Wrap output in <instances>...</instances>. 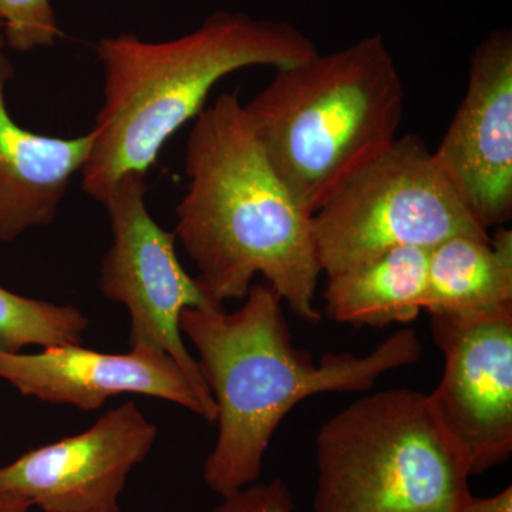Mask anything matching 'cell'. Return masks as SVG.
Segmentation results:
<instances>
[{
    "mask_svg": "<svg viewBox=\"0 0 512 512\" xmlns=\"http://www.w3.org/2000/svg\"><path fill=\"white\" fill-rule=\"evenodd\" d=\"M185 174L190 181L173 234L211 305L244 299L261 275L299 319L319 323L322 269L311 214L269 163L238 92L221 94L195 117Z\"/></svg>",
    "mask_w": 512,
    "mask_h": 512,
    "instance_id": "obj_1",
    "label": "cell"
},
{
    "mask_svg": "<svg viewBox=\"0 0 512 512\" xmlns=\"http://www.w3.org/2000/svg\"><path fill=\"white\" fill-rule=\"evenodd\" d=\"M244 299L232 313L188 308L180 318L217 409V441L202 477L220 497L259 480L272 437L296 404L316 394L365 392L421 357L419 336L406 328L367 355L326 353L315 362L293 343L271 286L254 284Z\"/></svg>",
    "mask_w": 512,
    "mask_h": 512,
    "instance_id": "obj_2",
    "label": "cell"
},
{
    "mask_svg": "<svg viewBox=\"0 0 512 512\" xmlns=\"http://www.w3.org/2000/svg\"><path fill=\"white\" fill-rule=\"evenodd\" d=\"M103 106L92 128L83 190L103 204L121 178L146 174L167 141L205 109L211 90L248 67L278 70L319 52L301 29L248 13H212L197 29L167 42L133 33L96 45Z\"/></svg>",
    "mask_w": 512,
    "mask_h": 512,
    "instance_id": "obj_3",
    "label": "cell"
},
{
    "mask_svg": "<svg viewBox=\"0 0 512 512\" xmlns=\"http://www.w3.org/2000/svg\"><path fill=\"white\" fill-rule=\"evenodd\" d=\"M404 106L396 60L372 35L275 70L244 111L269 163L312 215L397 140Z\"/></svg>",
    "mask_w": 512,
    "mask_h": 512,
    "instance_id": "obj_4",
    "label": "cell"
},
{
    "mask_svg": "<svg viewBox=\"0 0 512 512\" xmlns=\"http://www.w3.org/2000/svg\"><path fill=\"white\" fill-rule=\"evenodd\" d=\"M313 512H457L470 471L429 394L387 389L323 423Z\"/></svg>",
    "mask_w": 512,
    "mask_h": 512,
    "instance_id": "obj_5",
    "label": "cell"
},
{
    "mask_svg": "<svg viewBox=\"0 0 512 512\" xmlns=\"http://www.w3.org/2000/svg\"><path fill=\"white\" fill-rule=\"evenodd\" d=\"M322 274L397 248L431 249L456 235H488L468 214L416 136L397 137L311 215Z\"/></svg>",
    "mask_w": 512,
    "mask_h": 512,
    "instance_id": "obj_6",
    "label": "cell"
},
{
    "mask_svg": "<svg viewBox=\"0 0 512 512\" xmlns=\"http://www.w3.org/2000/svg\"><path fill=\"white\" fill-rule=\"evenodd\" d=\"M146 180V174L126 175L101 204L110 217L113 244L101 262L100 291L127 309L130 349L173 357L198 392L214 402L180 329L185 309L214 306L181 265L173 232L148 212Z\"/></svg>",
    "mask_w": 512,
    "mask_h": 512,
    "instance_id": "obj_7",
    "label": "cell"
},
{
    "mask_svg": "<svg viewBox=\"0 0 512 512\" xmlns=\"http://www.w3.org/2000/svg\"><path fill=\"white\" fill-rule=\"evenodd\" d=\"M431 318L444 356L431 407L471 476H478L512 453V309Z\"/></svg>",
    "mask_w": 512,
    "mask_h": 512,
    "instance_id": "obj_8",
    "label": "cell"
},
{
    "mask_svg": "<svg viewBox=\"0 0 512 512\" xmlns=\"http://www.w3.org/2000/svg\"><path fill=\"white\" fill-rule=\"evenodd\" d=\"M434 161L481 228L512 215V32L493 30L474 49L466 94Z\"/></svg>",
    "mask_w": 512,
    "mask_h": 512,
    "instance_id": "obj_9",
    "label": "cell"
},
{
    "mask_svg": "<svg viewBox=\"0 0 512 512\" xmlns=\"http://www.w3.org/2000/svg\"><path fill=\"white\" fill-rule=\"evenodd\" d=\"M157 436L156 424L127 400L90 429L0 466V491L42 512H120L128 476Z\"/></svg>",
    "mask_w": 512,
    "mask_h": 512,
    "instance_id": "obj_10",
    "label": "cell"
},
{
    "mask_svg": "<svg viewBox=\"0 0 512 512\" xmlns=\"http://www.w3.org/2000/svg\"><path fill=\"white\" fill-rule=\"evenodd\" d=\"M0 379L23 396L82 412H96L120 394H143L184 407L208 423L217 419L215 403L198 392L173 357L154 350L104 353L66 345L39 353L0 352Z\"/></svg>",
    "mask_w": 512,
    "mask_h": 512,
    "instance_id": "obj_11",
    "label": "cell"
},
{
    "mask_svg": "<svg viewBox=\"0 0 512 512\" xmlns=\"http://www.w3.org/2000/svg\"><path fill=\"white\" fill-rule=\"evenodd\" d=\"M15 67L0 52V242L56 220L74 175L82 173L93 146L89 131L62 138L33 133L12 119L6 87Z\"/></svg>",
    "mask_w": 512,
    "mask_h": 512,
    "instance_id": "obj_12",
    "label": "cell"
},
{
    "mask_svg": "<svg viewBox=\"0 0 512 512\" xmlns=\"http://www.w3.org/2000/svg\"><path fill=\"white\" fill-rule=\"evenodd\" d=\"M512 309V231L456 235L429 251L423 311L431 316L490 315Z\"/></svg>",
    "mask_w": 512,
    "mask_h": 512,
    "instance_id": "obj_13",
    "label": "cell"
},
{
    "mask_svg": "<svg viewBox=\"0 0 512 512\" xmlns=\"http://www.w3.org/2000/svg\"><path fill=\"white\" fill-rule=\"evenodd\" d=\"M430 249L397 248L328 276L325 312L352 326L406 325L423 311Z\"/></svg>",
    "mask_w": 512,
    "mask_h": 512,
    "instance_id": "obj_14",
    "label": "cell"
},
{
    "mask_svg": "<svg viewBox=\"0 0 512 512\" xmlns=\"http://www.w3.org/2000/svg\"><path fill=\"white\" fill-rule=\"evenodd\" d=\"M87 328L89 318L76 306L28 298L0 286V352L82 345Z\"/></svg>",
    "mask_w": 512,
    "mask_h": 512,
    "instance_id": "obj_15",
    "label": "cell"
},
{
    "mask_svg": "<svg viewBox=\"0 0 512 512\" xmlns=\"http://www.w3.org/2000/svg\"><path fill=\"white\" fill-rule=\"evenodd\" d=\"M5 45L20 53L55 45L62 36L50 0H0Z\"/></svg>",
    "mask_w": 512,
    "mask_h": 512,
    "instance_id": "obj_16",
    "label": "cell"
},
{
    "mask_svg": "<svg viewBox=\"0 0 512 512\" xmlns=\"http://www.w3.org/2000/svg\"><path fill=\"white\" fill-rule=\"evenodd\" d=\"M221 498L220 504L205 512H295L291 490L281 478L251 484Z\"/></svg>",
    "mask_w": 512,
    "mask_h": 512,
    "instance_id": "obj_17",
    "label": "cell"
},
{
    "mask_svg": "<svg viewBox=\"0 0 512 512\" xmlns=\"http://www.w3.org/2000/svg\"><path fill=\"white\" fill-rule=\"evenodd\" d=\"M457 512H512L511 485L491 497L480 498L471 494Z\"/></svg>",
    "mask_w": 512,
    "mask_h": 512,
    "instance_id": "obj_18",
    "label": "cell"
},
{
    "mask_svg": "<svg viewBox=\"0 0 512 512\" xmlns=\"http://www.w3.org/2000/svg\"><path fill=\"white\" fill-rule=\"evenodd\" d=\"M33 510L35 508L18 495L0 491V512H33Z\"/></svg>",
    "mask_w": 512,
    "mask_h": 512,
    "instance_id": "obj_19",
    "label": "cell"
},
{
    "mask_svg": "<svg viewBox=\"0 0 512 512\" xmlns=\"http://www.w3.org/2000/svg\"><path fill=\"white\" fill-rule=\"evenodd\" d=\"M5 39H3V29H2V22H0V52H3V49H5Z\"/></svg>",
    "mask_w": 512,
    "mask_h": 512,
    "instance_id": "obj_20",
    "label": "cell"
}]
</instances>
